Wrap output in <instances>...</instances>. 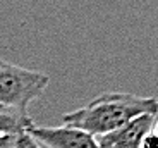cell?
Masks as SVG:
<instances>
[{
  "mask_svg": "<svg viewBox=\"0 0 158 148\" xmlns=\"http://www.w3.org/2000/svg\"><path fill=\"white\" fill-rule=\"evenodd\" d=\"M153 133L156 134V138H158V119H155V122H153Z\"/></svg>",
  "mask_w": 158,
  "mask_h": 148,
  "instance_id": "obj_9",
  "label": "cell"
},
{
  "mask_svg": "<svg viewBox=\"0 0 158 148\" xmlns=\"http://www.w3.org/2000/svg\"><path fill=\"white\" fill-rule=\"evenodd\" d=\"M153 114H144L129 121L122 128L96 138L102 148H139L148 133H151L155 122Z\"/></svg>",
  "mask_w": 158,
  "mask_h": 148,
  "instance_id": "obj_4",
  "label": "cell"
},
{
  "mask_svg": "<svg viewBox=\"0 0 158 148\" xmlns=\"http://www.w3.org/2000/svg\"><path fill=\"white\" fill-rule=\"evenodd\" d=\"M33 124L35 122L28 114L0 107V136H19Z\"/></svg>",
  "mask_w": 158,
  "mask_h": 148,
  "instance_id": "obj_5",
  "label": "cell"
},
{
  "mask_svg": "<svg viewBox=\"0 0 158 148\" xmlns=\"http://www.w3.org/2000/svg\"><path fill=\"white\" fill-rule=\"evenodd\" d=\"M139 148H158V138H156V134H155L153 131L148 133L146 136H144V140H143V143H141V146H139Z\"/></svg>",
  "mask_w": 158,
  "mask_h": 148,
  "instance_id": "obj_7",
  "label": "cell"
},
{
  "mask_svg": "<svg viewBox=\"0 0 158 148\" xmlns=\"http://www.w3.org/2000/svg\"><path fill=\"white\" fill-rule=\"evenodd\" d=\"M16 136H0V148H12Z\"/></svg>",
  "mask_w": 158,
  "mask_h": 148,
  "instance_id": "obj_8",
  "label": "cell"
},
{
  "mask_svg": "<svg viewBox=\"0 0 158 148\" xmlns=\"http://www.w3.org/2000/svg\"><path fill=\"white\" fill-rule=\"evenodd\" d=\"M12 148H41V146H40L31 136H28L26 133H23V134L16 136V140H14V146Z\"/></svg>",
  "mask_w": 158,
  "mask_h": 148,
  "instance_id": "obj_6",
  "label": "cell"
},
{
  "mask_svg": "<svg viewBox=\"0 0 158 148\" xmlns=\"http://www.w3.org/2000/svg\"><path fill=\"white\" fill-rule=\"evenodd\" d=\"M26 134L45 148H102L95 136L69 126H29Z\"/></svg>",
  "mask_w": 158,
  "mask_h": 148,
  "instance_id": "obj_3",
  "label": "cell"
},
{
  "mask_svg": "<svg viewBox=\"0 0 158 148\" xmlns=\"http://www.w3.org/2000/svg\"><path fill=\"white\" fill-rule=\"evenodd\" d=\"M50 83L41 71L26 69L0 57V107L28 114L29 104L40 98Z\"/></svg>",
  "mask_w": 158,
  "mask_h": 148,
  "instance_id": "obj_2",
  "label": "cell"
},
{
  "mask_svg": "<svg viewBox=\"0 0 158 148\" xmlns=\"http://www.w3.org/2000/svg\"><path fill=\"white\" fill-rule=\"evenodd\" d=\"M144 114H158V100L155 96L107 91L95 96L84 107L64 114L62 121L64 126L81 129L91 136L100 138Z\"/></svg>",
  "mask_w": 158,
  "mask_h": 148,
  "instance_id": "obj_1",
  "label": "cell"
}]
</instances>
